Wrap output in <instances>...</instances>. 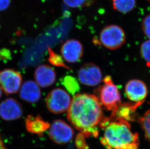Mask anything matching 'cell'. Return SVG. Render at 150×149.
<instances>
[{
	"instance_id": "5",
	"label": "cell",
	"mask_w": 150,
	"mask_h": 149,
	"mask_svg": "<svg viewBox=\"0 0 150 149\" xmlns=\"http://www.w3.org/2000/svg\"><path fill=\"white\" fill-rule=\"evenodd\" d=\"M47 108L54 114H61L68 111L71 105V96L61 88H55L49 93L46 98Z\"/></svg>"
},
{
	"instance_id": "12",
	"label": "cell",
	"mask_w": 150,
	"mask_h": 149,
	"mask_svg": "<svg viewBox=\"0 0 150 149\" xmlns=\"http://www.w3.org/2000/svg\"><path fill=\"white\" fill-rule=\"evenodd\" d=\"M143 103H121L112 111L110 117L106 118L110 122L112 120H123L128 122L134 121L135 119L136 110Z\"/></svg>"
},
{
	"instance_id": "2",
	"label": "cell",
	"mask_w": 150,
	"mask_h": 149,
	"mask_svg": "<svg viewBox=\"0 0 150 149\" xmlns=\"http://www.w3.org/2000/svg\"><path fill=\"white\" fill-rule=\"evenodd\" d=\"M100 142L108 149H138L139 135L132 132L128 122L111 121L105 127Z\"/></svg>"
},
{
	"instance_id": "27",
	"label": "cell",
	"mask_w": 150,
	"mask_h": 149,
	"mask_svg": "<svg viewBox=\"0 0 150 149\" xmlns=\"http://www.w3.org/2000/svg\"><path fill=\"white\" fill-rule=\"evenodd\" d=\"M1 96H2V90H1V88L0 87V98H1Z\"/></svg>"
},
{
	"instance_id": "21",
	"label": "cell",
	"mask_w": 150,
	"mask_h": 149,
	"mask_svg": "<svg viewBox=\"0 0 150 149\" xmlns=\"http://www.w3.org/2000/svg\"><path fill=\"white\" fill-rule=\"evenodd\" d=\"M140 54L147 65L150 67V39L144 41L141 45Z\"/></svg>"
},
{
	"instance_id": "3",
	"label": "cell",
	"mask_w": 150,
	"mask_h": 149,
	"mask_svg": "<svg viewBox=\"0 0 150 149\" xmlns=\"http://www.w3.org/2000/svg\"><path fill=\"white\" fill-rule=\"evenodd\" d=\"M103 82V84L96 90V96L102 105L112 111L122 103L120 93L110 76H105Z\"/></svg>"
},
{
	"instance_id": "18",
	"label": "cell",
	"mask_w": 150,
	"mask_h": 149,
	"mask_svg": "<svg viewBox=\"0 0 150 149\" xmlns=\"http://www.w3.org/2000/svg\"><path fill=\"white\" fill-rule=\"evenodd\" d=\"M48 51L49 53L48 61L51 65L56 67L69 69V68L64 63L62 57L60 55L56 53L49 46H48Z\"/></svg>"
},
{
	"instance_id": "11",
	"label": "cell",
	"mask_w": 150,
	"mask_h": 149,
	"mask_svg": "<svg viewBox=\"0 0 150 149\" xmlns=\"http://www.w3.org/2000/svg\"><path fill=\"white\" fill-rule=\"evenodd\" d=\"M61 53L66 61L69 63H75L82 57L83 46L77 40H68L61 46Z\"/></svg>"
},
{
	"instance_id": "10",
	"label": "cell",
	"mask_w": 150,
	"mask_h": 149,
	"mask_svg": "<svg viewBox=\"0 0 150 149\" xmlns=\"http://www.w3.org/2000/svg\"><path fill=\"white\" fill-rule=\"evenodd\" d=\"M23 114L21 104L13 98L6 99L0 103V117L4 121L16 120Z\"/></svg>"
},
{
	"instance_id": "7",
	"label": "cell",
	"mask_w": 150,
	"mask_h": 149,
	"mask_svg": "<svg viewBox=\"0 0 150 149\" xmlns=\"http://www.w3.org/2000/svg\"><path fill=\"white\" fill-rule=\"evenodd\" d=\"M22 76L14 69H6L0 71V87L4 93L11 94L20 90Z\"/></svg>"
},
{
	"instance_id": "6",
	"label": "cell",
	"mask_w": 150,
	"mask_h": 149,
	"mask_svg": "<svg viewBox=\"0 0 150 149\" xmlns=\"http://www.w3.org/2000/svg\"><path fill=\"white\" fill-rule=\"evenodd\" d=\"M49 135L50 139L57 144L68 143L74 137L72 128L61 119H56L50 126Z\"/></svg>"
},
{
	"instance_id": "15",
	"label": "cell",
	"mask_w": 150,
	"mask_h": 149,
	"mask_svg": "<svg viewBox=\"0 0 150 149\" xmlns=\"http://www.w3.org/2000/svg\"><path fill=\"white\" fill-rule=\"evenodd\" d=\"M50 126L49 122L38 115L35 116L29 115L25 119L26 129L31 134L41 136L50 128Z\"/></svg>"
},
{
	"instance_id": "14",
	"label": "cell",
	"mask_w": 150,
	"mask_h": 149,
	"mask_svg": "<svg viewBox=\"0 0 150 149\" xmlns=\"http://www.w3.org/2000/svg\"><path fill=\"white\" fill-rule=\"evenodd\" d=\"M20 97L22 100L28 103H36L41 97L40 86L33 80H27L20 88Z\"/></svg>"
},
{
	"instance_id": "19",
	"label": "cell",
	"mask_w": 150,
	"mask_h": 149,
	"mask_svg": "<svg viewBox=\"0 0 150 149\" xmlns=\"http://www.w3.org/2000/svg\"><path fill=\"white\" fill-rule=\"evenodd\" d=\"M139 122L144 131L146 138L150 142V110L145 113L139 119Z\"/></svg>"
},
{
	"instance_id": "17",
	"label": "cell",
	"mask_w": 150,
	"mask_h": 149,
	"mask_svg": "<svg viewBox=\"0 0 150 149\" xmlns=\"http://www.w3.org/2000/svg\"><path fill=\"white\" fill-rule=\"evenodd\" d=\"M62 83L68 92L72 94H76L79 91L80 86L76 79L72 76H66L63 79Z\"/></svg>"
},
{
	"instance_id": "13",
	"label": "cell",
	"mask_w": 150,
	"mask_h": 149,
	"mask_svg": "<svg viewBox=\"0 0 150 149\" xmlns=\"http://www.w3.org/2000/svg\"><path fill=\"white\" fill-rule=\"evenodd\" d=\"M34 77L37 84L41 87L52 86L56 80V73L54 68L47 65H42L36 68Z\"/></svg>"
},
{
	"instance_id": "4",
	"label": "cell",
	"mask_w": 150,
	"mask_h": 149,
	"mask_svg": "<svg viewBox=\"0 0 150 149\" xmlns=\"http://www.w3.org/2000/svg\"><path fill=\"white\" fill-rule=\"evenodd\" d=\"M100 40L105 48L115 50L125 44L126 35L120 26L112 24L102 29L100 34Z\"/></svg>"
},
{
	"instance_id": "23",
	"label": "cell",
	"mask_w": 150,
	"mask_h": 149,
	"mask_svg": "<svg viewBox=\"0 0 150 149\" xmlns=\"http://www.w3.org/2000/svg\"><path fill=\"white\" fill-rule=\"evenodd\" d=\"M142 30L143 33L150 39V14L144 18L142 22Z\"/></svg>"
},
{
	"instance_id": "20",
	"label": "cell",
	"mask_w": 150,
	"mask_h": 149,
	"mask_svg": "<svg viewBox=\"0 0 150 149\" xmlns=\"http://www.w3.org/2000/svg\"><path fill=\"white\" fill-rule=\"evenodd\" d=\"M68 7L72 8L88 7L92 6L96 0H63Z\"/></svg>"
},
{
	"instance_id": "24",
	"label": "cell",
	"mask_w": 150,
	"mask_h": 149,
	"mask_svg": "<svg viewBox=\"0 0 150 149\" xmlns=\"http://www.w3.org/2000/svg\"><path fill=\"white\" fill-rule=\"evenodd\" d=\"M11 0H0V11L7 9L10 6Z\"/></svg>"
},
{
	"instance_id": "1",
	"label": "cell",
	"mask_w": 150,
	"mask_h": 149,
	"mask_svg": "<svg viewBox=\"0 0 150 149\" xmlns=\"http://www.w3.org/2000/svg\"><path fill=\"white\" fill-rule=\"evenodd\" d=\"M67 118L85 138L97 137V125L104 119L102 105L96 96L77 93L74 96L68 110Z\"/></svg>"
},
{
	"instance_id": "8",
	"label": "cell",
	"mask_w": 150,
	"mask_h": 149,
	"mask_svg": "<svg viewBox=\"0 0 150 149\" xmlns=\"http://www.w3.org/2000/svg\"><path fill=\"white\" fill-rule=\"evenodd\" d=\"M102 73L99 66L93 63L83 65L78 72V79L80 83L87 86H96L102 80Z\"/></svg>"
},
{
	"instance_id": "9",
	"label": "cell",
	"mask_w": 150,
	"mask_h": 149,
	"mask_svg": "<svg viewBox=\"0 0 150 149\" xmlns=\"http://www.w3.org/2000/svg\"><path fill=\"white\" fill-rule=\"evenodd\" d=\"M126 96L131 101L143 103L148 94L145 83L139 79H132L126 83L125 88Z\"/></svg>"
},
{
	"instance_id": "25",
	"label": "cell",
	"mask_w": 150,
	"mask_h": 149,
	"mask_svg": "<svg viewBox=\"0 0 150 149\" xmlns=\"http://www.w3.org/2000/svg\"><path fill=\"white\" fill-rule=\"evenodd\" d=\"M10 52L7 51V50L6 49H3L1 51H0V56L2 58L6 57L7 59L8 57L10 56Z\"/></svg>"
},
{
	"instance_id": "16",
	"label": "cell",
	"mask_w": 150,
	"mask_h": 149,
	"mask_svg": "<svg viewBox=\"0 0 150 149\" xmlns=\"http://www.w3.org/2000/svg\"><path fill=\"white\" fill-rule=\"evenodd\" d=\"M112 2L113 8L122 14L132 11L136 6V0H112Z\"/></svg>"
},
{
	"instance_id": "26",
	"label": "cell",
	"mask_w": 150,
	"mask_h": 149,
	"mask_svg": "<svg viewBox=\"0 0 150 149\" xmlns=\"http://www.w3.org/2000/svg\"><path fill=\"white\" fill-rule=\"evenodd\" d=\"M0 149H6L1 136H0Z\"/></svg>"
},
{
	"instance_id": "22",
	"label": "cell",
	"mask_w": 150,
	"mask_h": 149,
	"mask_svg": "<svg viewBox=\"0 0 150 149\" xmlns=\"http://www.w3.org/2000/svg\"><path fill=\"white\" fill-rule=\"evenodd\" d=\"M75 145L77 149H89L85 141V136L82 133H78L75 138Z\"/></svg>"
}]
</instances>
